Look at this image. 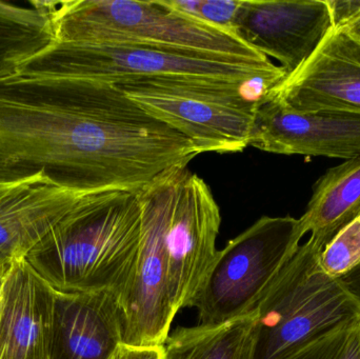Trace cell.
<instances>
[{"label": "cell", "instance_id": "1", "mask_svg": "<svg viewBox=\"0 0 360 359\" xmlns=\"http://www.w3.org/2000/svg\"><path fill=\"white\" fill-rule=\"evenodd\" d=\"M0 80V176L44 169L88 193L139 192L200 154L112 82L20 69Z\"/></svg>", "mask_w": 360, "mask_h": 359}, {"label": "cell", "instance_id": "2", "mask_svg": "<svg viewBox=\"0 0 360 359\" xmlns=\"http://www.w3.org/2000/svg\"><path fill=\"white\" fill-rule=\"evenodd\" d=\"M141 238L137 192H96L25 259L57 292L118 297L132 278Z\"/></svg>", "mask_w": 360, "mask_h": 359}, {"label": "cell", "instance_id": "3", "mask_svg": "<svg viewBox=\"0 0 360 359\" xmlns=\"http://www.w3.org/2000/svg\"><path fill=\"white\" fill-rule=\"evenodd\" d=\"M39 1L50 18L55 44H136L245 60L269 58L234 32L176 12L164 1Z\"/></svg>", "mask_w": 360, "mask_h": 359}, {"label": "cell", "instance_id": "4", "mask_svg": "<svg viewBox=\"0 0 360 359\" xmlns=\"http://www.w3.org/2000/svg\"><path fill=\"white\" fill-rule=\"evenodd\" d=\"M15 69L44 75L117 82L188 77L256 84L271 89L287 73L270 59L245 60L181 48L136 44H49Z\"/></svg>", "mask_w": 360, "mask_h": 359}, {"label": "cell", "instance_id": "5", "mask_svg": "<svg viewBox=\"0 0 360 359\" xmlns=\"http://www.w3.org/2000/svg\"><path fill=\"white\" fill-rule=\"evenodd\" d=\"M323 249L300 244L254 309L253 359H283L319 335L360 318V303L321 263Z\"/></svg>", "mask_w": 360, "mask_h": 359}, {"label": "cell", "instance_id": "6", "mask_svg": "<svg viewBox=\"0 0 360 359\" xmlns=\"http://www.w3.org/2000/svg\"><path fill=\"white\" fill-rule=\"evenodd\" d=\"M156 119L192 141L199 153L249 147L257 98L245 84L188 77H145L114 84Z\"/></svg>", "mask_w": 360, "mask_h": 359}, {"label": "cell", "instance_id": "7", "mask_svg": "<svg viewBox=\"0 0 360 359\" xmlns=\"http://www.w3.org/2000/svg\"><path fill=\"white\" fill-rule=\"evenodd\" d=\"M304 236L300 218L262 216L230 240L191 303L197 326H221L252 313Z\"/></svg>", "mask_w": 360, "mask_h": 359}, {"label": "cell", "instance_id": "8", "mask_svg": "<svg viewBox=\"0 0 360 359\" xmlns=\"http://www.w3.org/2000/svg\"><path fill=\"white\" fill-rule=\"evenodd\" d=\"M188 170V167L171 169L137 192L141 246L132 278L117 297L127 345H164L177 314L169 282L166 230L177 190Z\"/></svg>", "mask_w": 360, "mask_h": 359}, {"label": "cell", "instance_id": "9", "mask_svg": "<svg viewBox=\"0 0 360 359\" xmlns=\"http://www.w3.org/2000/svg\"><path fill=\"white\" fill-rule=\"evenodd\" d=\"M220 209L200 177L186 171L166 230L169 282L175 311L190 307L216 254Z\"/></svg>", "mask_w": 360, "mask_h": 359}, {"label": "cell", "instance_id": "10", "mask_svg": "<svg viewBox=\"0 0 360 359\" xmlns=\"http://www.w3.org/2000/svg\"><path fill=\"white\" fill-rule=\"evenodd\" d=\"M92 194L60 183L44 169L0 177V253L11 261L25 259Z\"/></svg>", "mask_w": 360, "mask_h": 359}, {"label": "cell", "instance_id": "11", "mask_svg": "<svg viewBox=\"0 0 360 359\" xmlns=\"http://www.w3.org/2000/svg\"><path fill=\"white\" fill-rule=\"evenodd\" d=\"M334 30L327 0H243L235 33L281 63L287 75L309 60Z\"/></svg>", "mask_w": 360, "mask_h": 359}, {"label": "cell", "instance_id": "12", "mask_svg": "<svg viewBox=\"0 0 360 359\" xmlns=\"http://www.w3.org/2000/svg\"><path fill=\"white\" fill-rule=\"evenodd\" d=\"M249 147L283 155L360 157V114L335 110L296 111L260 98Z\"/></svg>", "mask_w": 360, "mask_h": 359}, {"label": "cell", "instance_id": "13", "mask_svg": "<svg viewBox=\"0 0 360 359\" xmlns=\"http://www.w3.org/2000/svg\"><path fill=\"white\" fill-rule=\"evenodd\" d=\"M296 111L360 114V39L334 29L297 71L262 97Z\"/></svg>", "mask_w": 360, "mask_h": 359}, {"label": "cell", "instance_id": "14", "mask_svg": "<svg viewBox=\"0 0 360 359\" xmlns=\"http://www.w3.org/2000/svg\"><path fill=\"white\" fill-rule=\"evenodd\" d=\"M56 291L15 259L0 299V359H51Z\"/></svg>", "mask_w": 360, "mask_h": 359}, {"label": "cell", "instance_id": "15", "mask_svg": "<svg viewBox=\"0 0 360 359\" xmlns=\"http://www.w3.org/2000/svg\"><path fill=\"white\" fill-rule=\"evenodd\" d=\"M124 335L114 293L56 291L51 359H109Z\"/></svg>", "mask_w": 360, "mask_h": 359}, {"label": "cell", "instance_id": "16", "mask_svg": "<svg viewBox=\"0 0 360 359\" xmlns=\"http://www.w3.org/2000/svg\"><path fill=\"white\" fill-rule=\"evenodd\" d=\"M360 218V157L345 160L328 170L315 183L306 212L300 217L304 233L326 247Z\"/></svg>", "mask_w": 360, "mask_h": 359}, {"label": "cell", "instance_id": "17", "mask_svg": "<svg viewBox=\"0 0 360 359\" xmlns=\"http://www.w3.org/2000/svg\"><path fill=\"white\" fill-rule=\"evenodd\" d=\"M255 313L221 326L179 328L164 343V359H253Z\"/></svg>", "mask_w": 360, "mask_h": 359}, {"label": "cell", "instance_id": "18", "mask_svg": "<svg viewBox=\"0 0 360 359\" xmlns=\"http://www.w3.org/2000/svg\"><path fill=\"white\" fill-rule=\"evenodd\" d=\"M53 40L50 18L39 0L27 6L0 0V75L14 71Z\"/></svg>", "mask_w": 360, "mask_h": 359}, {"label": "cell", "instance_id": "19", "mask_svg": "<svg viewBox=\"0 0 360 359\" xmlns=\"http://www.w3.org/2000/svg\"><path fill=\"white\" fill-rule=\"evenodd\" d=\"M283 359H360V318L319 335Z\"/></svg>", "mask_w": 360, "mask_h": 359}, {"label": "cell", "instance_id": "20", "mask_svg": "<svg viewBox=\"0 0 360 359\" xmlns=\"http://www.w3.org/2000/svg\"><path fill=\"white\" fill-rule=\"evenodd\" d=\"M243 1V0H201L197 19L235 33V25Z\"/></svg>", "mask_w": 360, "mask_h": 359}, {"label": "cell", "instance_id": "21", "mask_svg": "<svg viewBox=\"0 0 360 359\" xmlns=\"http://www.w3.org/2000/svg\"><path fill=\"white\" fill-rule=\"evenodd\" d=\"M334 29L340 30L360 15V0H327Z\"/></svg>", "mask_w": 360, "mask_h": 359}, {"label": "cell", "instance_id": "22", "mask_svg": "<svg viewBox=\"0 0 360 359\" xmlns=\"http://www.w3.org/2000/svg\"><path fill=\"white\" fill-rule=\"evenodd\" d=\"M109 359H164V346H132L122 343Z\"/></svg>", "mask_w": 360, "mask_h": 359}, {"label": "cell", "instance_id": "23", "mask_svg": "<svg viewBox=\"0 0 360 359\" xmlns=\"http://www.w3.org/2000/svg\"><path fill=\"white\" fill-rule=\"evenodd\" d=\"M338 278L348 292L360 303V261Z\"/></svg>", "mask_w": 360, "mask_h": 359}, {"label": "cell", "instance_id": "24", "mask_svg": "<svg viewBox=\"0 0 360 359\" xmlns=\"http://www.w3.org/2000/svg\"><path fill=\"white\" fill-rule=\"evenodd\" d=\"M340 30H342V31L347 32L350 35L360 39V15L354 20L351 21L350 23H348V25H345L344 27Z\"/></svg>", "mask_w": 360, "mask_h": 359}, {"label": "cell", "instance_id": "25", "mask_svg": "<svg viewBox=\"0 0 360 359\" xmlns=\"http://www.w3.org/2000/svg\"><path fill=\"white\" fill-rule=\"evenodd\" d=\"M8 265H10V263H8ZM8 266H6V267H4V269L0 270V299H1V292L2 287H4V275H6V268H8Z\"/></svg>", "mask_w": 360, "mask_h": 359}, {"label": "cell", "instance_id": "26", "mask_svg": "<svg viewBox=\"0 0 360 359\" xmlns=\"http://www.w3.org/2000/svg\"><path fill=\"white\" fill-rule=\"evenodd\" d=\"M11 259H6V256L0 253V270L4 269V267L8 265L11 263Z\"/></svg>", "mask_w": 360, "mask_h": 359}]
</instances>
